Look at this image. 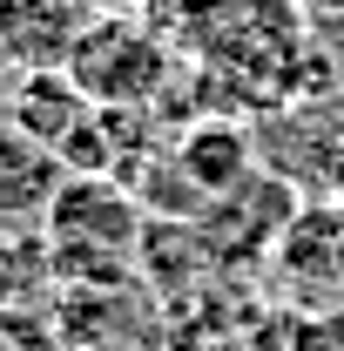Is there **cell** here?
Returning a JSON list of instances; mask_svg holds the SVG:
<instances>
[{
    "instance_id": "3957f363",
    "label": "cell",
    "mask_w": 344,
    "mask_h": 351,
    "mask_svg": "<svg viewBox=\"0 0 344 351\" xmlns=\"http://www.w3.org/2000/svg\"><path fill=\"white\" fill-rule=\"evenodd\" d=\"M82 34H88V14L75 0H0V47L14 54L21 75L68 68Z\"/></svg>"
},
{
    "instance_id": "6da1fadb",
    "label": "cell",
    "mask_w": 344,
    "mask_h": 351,
    "mask_svg": "<svg viewBox=\"0 0 344 351\" xmlns=\"http://www.w3.org/2000/svg\"><path fill=\"white\" fill-rule=\"evenodd\" d=\"M68 82L95 108H142L169 82V47L142 14H101L68 54Z\"/></svg>"
},
{
    "instance_id": "ba28073f",
    "label": "cell",
    "mask_w": 344,
    "mask_h": 351,
    "mask_svg": "<svg viewBox=\"0 0 344 351\" xmlns=\"http://www.w3.org/2000/svg\"><path fill=\"white\" fill-rule=\"evenodd\" d=\"M14 88H21V68H14V54H7V47H0V108H7V101H14Z\"/></svg>"
},
{
    "instance_id": "277c9868",
    "label": "cell",
    "mask_w": 344,
    "mask_h": 351,
    "mask_svg": "<svg viewBox=\"0 0 344 351\" xmlns=\"http://www.w3.org/2000/svg\"><path fill=\"white\" fill-rule=\"evenodd\" d=\"M277 263H284V277H304V291L344 284V210H331V203L297 210L277 237Z\"/></svg>"
},
{
    "instance_id": "5b68a950",
    "label": "cell",
    "mask_w": 344,
    "mask_h": 351,
    "mask_svg": "<svg viewBox=\"0 0 344 351\" xmlns=\"http://www.w3.org/2000/svg\"><path fill=\"white\" fill-rule=\"evenodd\" d=\"M175 169L196 182L203 203H216L236 182H250V135L230 129V122H203V129H189V142L175 149Z\"/></svg>"
},
{
    "instance_id": "8992f818",
    "label": "cell",
    "mask_w": 344,
    "mask_h": 351,
    "mask_svg": "<svg viewBox=\"0 0 344 351\" xmlns=\"http://www.w3.org/2000/svg\"><path fill=\"white\" fill-rule=\"evenodd\" d=\"M54 189H61V162L0 108V210H47Z\"/></svg>"
},
{
    "instance_id": "52a82bcc",
    "label": "cell",
    "mask_w": 344,
    "mask_h": 351,
    "mask_svg": "<svg viewBox=\"0 0 344 351\" xmlns=\"http://www.w3.org/2000/svg\"><path fill=\"white\" fill-rule=\"evenodd\" d=\"M75 7H82L88 21H101V14H135L142 0H75Z\"/></svg>"
},
{
    "instance_id": "7a4b0ae2",
    "label": "cell",
    "mask_w": 344,
    "mask_h": 351,
    "mask_svg": "<svg viewBox=\"0 0 344 351\" xmlns=\"http://www.w3.org/2000/svg\"><path fill=\"white\" fill-rule=\"evenodd\" d=\"M41 217H47V243L108 250V257H135V243H142V203L115 176H61Z\"/></svg>"
}]
</instances>
